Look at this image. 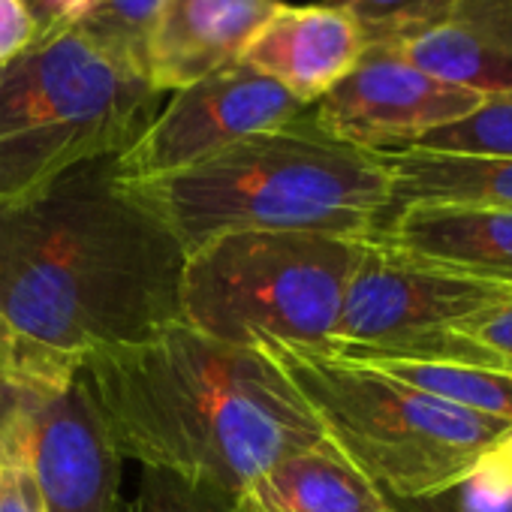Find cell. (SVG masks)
I'll return each instance as SVG.
<instances>
[{
    "mask_svg": "<svg viewBox=\"0 0 512 512\" xmlns=\"http://www.w3.org/2000/svg\"><path fill=\"white\" fill-rule=\"evenodd\" d=\"M184 260L178 238L127 190L118 154L0 202V314L70 362L178 323Z\"/></svg>",
    "mask_w": 512,
    "mask_h": 512,
    "instance_id": "1",
    "label": "cell"
},
{
    "mask_svg": "<svg viewBox=\"0 0 512 512\" xmlns=\"http://www.w3.org/2000/svg\"><path fill=\"white\" fill-rule=\"evenodd\" d=\"M82 374L121 458L247 494L275 464L326 437L263 347H232L187 323L88 353Z\"/></svg>",
    "mask_w": 512,
    "mask_h": 512,
    "instance_id": "2",
    "label": "cell"
},
{
    "mask_svg": "<svg viewBox=\"0 0 512 512\" xmlns=\"http://www.w3.org/2000/svg\"><path fill=\"white\" fill-rule=\"evenodd\" d=\"M124 184L184 253L232 232L374 238L392 214L386 157L332 136L311 109L190 169Z\"/></svg>",
    "mask_w": 512,
    "mask_h": 512,
    "instance_id": "3",
    "label": "cell"
},
{
    "mask_svg": "<svg viewBox=\"0 0 512 512\" xmlns=\"http://www.w3.org/2000/svg\"><path fill=\"white\" fill-rule=\"evenodd\" d=\"M326 437L392 500L437 497L464 482L512 425L452 407L368 365L263 344Z\"/></svg>",
    "mask_w": 512,
    "mask_h": 512,
    "instance_id": "4",
    "label": "cell"
},
{
    "mask_svg": "<svg viewBox=\"0 0 512 512\" xmlns=\"http://www.w3.org/2000/svg\"><path fill=\"white\" fill-rule=\"evenodd\" d=\"M368 238L232 232L187 253L181 323L232 344L329 353Z\"/></svg>",
    "mask_w": 512,
    "mask_h": 512,
    "instance_id": "5",
    "label": "cell"
},
{
    "mask_svg": "<svg viewBox=\"0 0 512 512\" xmlns=\"http://www.w3.org/2000/svg\"><path fill=\"white\" fill-rule=\"evenodd\" d=\"M160 94L79 31L34 43L0 67V202L61 172L124 154L157 115Z\"/></svg>",
    "mask_w": 512,
    "mask_h": 512,
    "instance_id": "6",
    "label": "cell"
},
{
    "mask_svg": "<svg viewBox=\"0 0 512 512\" xmlns=\"http://www.w3.org/2000/svg\"><path fill=\"white\" fill-rule=\"evenodd\" d=\"M509 293L512 287L437 269L380 238H368L344 296L335 341L323 356L347 362H467L503 368L458 329Z\"/></svg>",
    "mask_w": 512,
    "mask_h": 512,
    "instance_id": "7",
    "label": "cell"
},
{
    "mask_svg": "<svg viewBox=\"0 0 512 512\" xmlns=\"http://www.w3.org/2000/svg\"><path fill=\"white\" fill-rule=\"evenodd\" d=\"M28 443L49 512H118L121 455L82 374L0 386Z\"/></svg>",
    "mask_w": 512,
    "mask_h": 512,
    "instance_id": "8",
    "label": "cell"
},
{
    "mask_svg": "<svg viewBox=\"0 0 512 512\" xmlns=\"http://www.w3.org/2000/svg\"><path fill=\"white\" fill-rule=\"evenodd\" d=\"M308 109L278 82L238 61L175 91L139 139L118 154V166L124 178L172 175L253 133L290 124Z\"/></svg>",
    "mask_w": 512,
    "mask_h": 512,
    "instance_id": "9",
    "label": "cell"
},
{
    "mask_svg": "<svg viewBox=\"0 0 512 512\" xmlns=\"http://www.w3.org/2000/svg\"><path fill=\"white\" fill-rule=\"evenodd\" d=\"M485 97L446 85L413 67L392 46H368L347 79L311 106L332 136L374 151L413 148L428 133L461 121Z\"/></svg>",
    "mask_w": 512,
    "mask_h": 512,
    "instance_id": "10",
    "label": "cell"
},
{
    "mask_svg": "<svg viewBox=\"0 0 512 512\" xmlns=\"http://www.w3.org/2000/svg\"><path fill=\"white\" fill-rule=\"evenodd\" d=\"M281 4L284 0H166L148 43V85L157 94H175L238 64Z\"/></svg>",
    "mask_w": 512,
    "mask_h": 512,
    "instance_id": "11",
    "label": "cell"
},
{
    "mask_svg": "<svg viewBox=\"0 0 512 512\" xmlns=\"http://www.w3.org/2000/svg\"><path fill=\"white\" fill-rule=\"evenodd\" d=\"M359 25L338 7L281 4L244 52V64L269 76L299 103H320L365 55Z\"/></svg>",
    "mask_w": 512,
    "mask_h": 512,
    "instance_id": "12",
    "label": "cell"
},
{
    "mask_svg": "<svg viewBox=\"0 0 512 512\" xmlns=\"http://www.w3.org/2000/svg\"><path fill=\"white\" fill-rule=\"evenodd\" d=\"M383 244L437 269L512 287V211L470 202H410L374 232Z\"/></svg>",
    "mask_w": 512,
    "mask_h": 512,
    "instance_id": "13",
    "label": "cell"
},
{
    "mask_svg": "<svg viewBox=\"0 0 512 512\" xmlns=\"http://www.w3.org/2000/svg\"><path fill=\"white\" fill-rule=\"evenodd\" d=\"M398 49L422 73L494 97L512 91V0H449L446 19Z\"/></svg>",
    "mask_w": 512,
    "mask_h": 512,
    "instance_id": "14",
    "label": "cell"
},
{
    "mask_svg": "<svg viewBox=\"0 0 512 512\" xmlns=\"http://www.w3.org/2000/svg\"><path fill=\"white\" fill-rule=\"evenodd\" d=\"M247 497L256 512H392L386 494L332 437L275 464L250 485Z\"/></svg>",
    "mask_w": 512,
    "mask_h": 512,
    "instance_id": "15",
    "label": "cell"
},
{
    "mask_svg": "<svg viewBox=\"0 0 512 512\" xmlns=\"http://www.w3.org/2000/svg\"><path fill=\"white\" fill-rule=\"evenodd\" d=\"M383 157L392 175V211L410 202H470L512 211V157H470L422 148L389 151Z\"/></svg>",
    "mask_w": 512,
    "mask_h": 512,
    "instance_id": "16",
    "label": "cell"
},
{
    "mask_svg": "<svg viewBox=\"0 0 512 512\" xmlns=\"http://www.w3.org/2000/svg\"><path fill=\"white\" fill-rule=\"evenodd\" d=\"M452 407L512 425V371L467 362H359Z\"/></svg>",
    "mask_w": 512,
    "mask_h": 512,
    "instance_id": "17",
    "label": "cell"
},
{
    "mask_svg": "<svg viewBox=\"0 0 512 512\" xmlns=\"http://www.w3.org/2000/svg\"><path fill=\"white\" fill-rule=\"evenodd\" d=\"M166 0H91L88 13L73 28L106 58L145 79L148 43Z\"/></svg>",
    "mask_w": 512,
    "mask_h": 512,
    "instance_id": "18",
    "label": "cell"
},
{
    "mask_svg": "<svg viewBox=\"0 0 512 512\" xmlns=\"http://www.w3.org/2000/svg\"><path fill=\"white\" fill-rule=\"evenodd\" d=\"M118 512H256V506L247 494L193 482L169 470L142 467L136 494L124 500Z\"/></svg>",
    "mask_w": 512,
    "mask_h": 512,
    "instance_id": "19",
    "label": "cell"
},
{
    "mask_svg": "<svg viewBox=\"0 0 512 512\" xmlns=\"http://www.w3.org/2000/svg\"><path fill=\"white\" fill-rule=\"evenodd\" d=\"M344 10L362 31L365 46H401L446 19L449 0H323Z\"/></svg>",
    "mask_w": 512,
    "mask_h": 512,
    "instance_id": "20",
    "label": "cell"
},
{
    "mask_svg": "<svg viewBox=\"0 0 512 512\" xmlns=\"http://www.w3.org/2000/svg\"><path fill=\"white\" fill-rule=\"evenodd\" d=\"M413 148L470 157H512V91L485 97L470 115L428 133Z\"/></svg>",
    "mask_w": 512,
    "mask_h": 512,
    "instance_id": "21",
    "label": "cell"
},
{
    "mask_svg": "<svg viewBox=\"0 0 512 512\" xmlns=\"http://www.w3.org/2000/svg\"><path fill=\"white\" fill-rule=\"evenodd\" d=\"M0 512H49L25 434L0 389Z\"/></svg>",
    "mask_w": 512,
    "mask_h": 512,
    "instance_id": "22",
    "label": "cell"
},
{
    "mask_svg": "<svg viewBox=\"0 0 512 512\" xmlns=\"http://www.w3.org/2000/svg\"><path fill=\"white\" fill-rule=\"evenodd\" d=\"M79 368H82V362L61 359V356L46 353L37 344L25 341L13 329V323L0 314V386L43 380V377H64V374H76Z\"/></svg>",
    "mask_w": 512,
    "mask_h": 512,
    "instance_id": "23",
    "label": "cell"
},
{
    "mask_svg": "<svg viewBox=\"0 0 512 512\" xmlns=\"http://www.w3.org/2000/svg\"><path fill=\"white\" fill-rule=\"evenodd\" d=\"M458 332L485 347L506 371H512V293L494 308L467 320Z\"/></svg>",
    "mask_w": 512,
    "mask_h": 512,
    "instance_id": "24",
    "label": "cell"
},
{
    "mask_svg": "<svg viewBox=\"0 0 512 512\" xmlns=\"http://www.w3.org/2000/svg\"><path fill=\"white\" fill-rule=\"evenodd\" d=\"M40 43L37 22L25 0H0V67H7Z\"/></svg>",
    "mask_w": 512,
    "mask_h": 512,
    "instance_id": "25",
    "label": "cell"
},
{
    "mask_svg": "<svg viewBox=\"0 0 512 512\" xmlns=\"http://www.w3.org/2000/svg\"><path fill=\"white\" fill-rule=\"evenodd\" d=\"M25 4L37 22L40 40H52L73 31L82 22L91 0H25Z\"/></svg>",
    "mask_w": 512,
    "mask_h": 512,
    "instance_id": "26",
    "label": "cell"
},
{
    "mask_svg": "<svg viewBox=\"0 0 512 512\" xmlns=\"http://www.w3.org/2000/svg\"><path fill=\"white\" fill-rule=\"evenodd\" d=\"M389 509H392V506H389Z\"/></svg>",
    "mask_w": 512,
    "mask_h": 512,
    "instance_id": "27",
    "label": "cell"
}]
</instances>
